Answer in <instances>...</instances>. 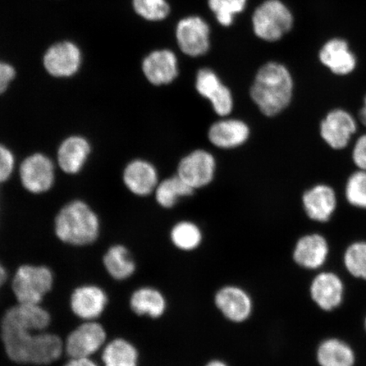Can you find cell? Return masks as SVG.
Listing matches in <instances>:
<instances>
[{
	"instance_id": "cell-1",
	"label": "cell",
	"mask_w": 366,
	"mask_h": 366,
	"mask_svg": "<svg viewBox=\"0 0 366 366\" xmlns=\"http://www.w3.org/2000/svg\"><path fill=\"white\" fill-rule=\"evenodd\" d=\"M0 340L8 360L17 365L47 366L65 354L64 340L49 331L0 330Z\"/></svg>"
},
{
	"instance_id": "cell-2",
	"label": "cell",
	"mask_w": 366,
	"mask_h": 366,
	"mask_svg": "<svg viewBox=\"0 0 366 366\" xmlns=\"http://www.w3.org/2000/svg\"><path fill=\"white\" fill-rule=\"evenodd\" d=\"M102 231L99 214L82 199L69 201L54 217V235L59 242L70 248H89L98 244Z\"/></svg>"
},
{
	"instance_id": "cell-3",
	"label": "cell",
	"mask_w": 366,
	"mask_h": 366,
	"mask_svg": "<svg viewBox=\"0 0 366 366\" xmlns=\"http://www.w3.org/2000/svg\"><path fill=\"white\" fill-rule=\"evenodd\" d=\"M294 81L287 69L276 62L259 69L251 88V97L265 116L280 113L290 104Z\"/></svg>"
},
{
	"instance_id": "cell-4",
	"label": "cell",
	"mask_w": 366,
	"mask_h": 366,
	"mask_svg": "<svg viewBox=\"0 0 366 366\" xmlns=\"http://www.w3.org/2000/svg\"><path fill=\"white\" fill-rule=\"evenodd\" d=\"M56 285V277L48 265L26 263L16 269L11 292L16 303L42 305Z\"/></svg>"
},
{
	"instance_id": "cell-5",
	"label": "cell",
	"mask_w": 366,
	"mask_h": 366,
	"mask_svg": "<svg viewBox=\"0 0 366 366\" xmlns=\"http://www.w3.org/2000/svg\"><path fill=\"white\" fill-rule=\"evenodd\" d=\"M347 292V277L332 267L311 274L306 287L311 305L322 313H332L340 309L345 304Z\"/></svg>"
},
{
	"instance_id": "cell-6",
	"label": "cell",
	"mask_w": 366,
	"mask_h": 366,
	"mask_svg": "<svg viewBox=\"0 0 366 366\" xmlns=\"http://www.w3.org/2000/svg\"><path fill=\"white\" fill-rule=\"evenodd\" d=\"M212 303L222 318L233 326H244L253 319L255 300L252 292L236 282H227L214 292Z\"/></svg>"
},
{
	"instance_id": "cell-7",
	"label": "cell",
	"mask_w": 366,
	"mask_h": 366,
	"mask_svg": "<svg viewBox=\"0 0 366 366\" xmlns=\"http://www.w3.org/2000/svg\"><path fill=\"white\" fill-rule=\"evenodd\" d=\"M332 258V242L323 233H305L297 237L290 251L294 267L305 274H313L329 267Z\"/></svg>"
},
{
	"instance_id": "cell-8",
	"label": "cell",
	"mask_w": 366,
	"mask_h": 366,
	"mask_svg": "<svg viewBox=\"0 0 366 366\" xmlns=\"http://www.w3.org/2000/svg\"><path fill=\"white\" fill-rule=\"evenodd\" d=\"M294 17L281 0H267L256 8L252 17L254 33L260 39L274 42L292 27Z\"/></svg>"
},
{
	"instance_id": "cell-9",
	"label": "cell",
	"mask_w": 366,
	"mask_h": 366,
	"mask_svg": "<svg viewBox=\"0 0 366 366\" xmlns=\"http://www.w3.org/2000/svg\"><path fill=\"white\" fill-rule=\"evenodd\" d=\"M57 172L56 160L42 152L27 155L17 164L16 167L23 187L36 195L47 193L52 189L56 181Z\"/></svg>"
},
{
	"instance_id": "cell-10",
	"label": "cell",
	"mask_w": 366,
	"mask_h": 366,
	"mask_svg": "<svg viewBox=\"0 0 366 366\" xmlns=\"http://www.w3.org/2000/svg\"><path fill=\"white\" fill-rule=\"evenodd\" d=\"M42 62L49 76L57 79H70L79 74L84 66V50L71 40L59 41L46 48Z\"/></svg>"
},
{
	"instance_id": "cell-11",
	"label": "cell",
	"mask_w": 366,
	"mask_h": 366,
	"mask_svg": "<svg viewBox=\"0 0 366 366\" xmlns=\"http://www.w3.org/2000/svg\"><path fill=\"white\" fill-rule=\"evenodd\" d=\"M108 333L97 320L82 322L67 334L64 350L69 358H91L107 343Z\"/></svg>"
},
{
	"instance_id": "cell-12",
	"label": "cell",
	"mask_w": 366,
	"mask_h": 366,
	"mask_svg": "<svg viewBox=\"0 0 366 366\" xmlns=\"http://www.w3.org/2000/svg\"><path fill=\"white\" fill-rule=\"evenodd\" d=\"M52 315L42 305L16 303L9 307L0 320V330L39 332L48 331Z\"/></svg>"
},
{
	"instance_id": "cell-13",
	"label": "cell",
	"mask_w": 366,
	"mask_h": 366,
	"mask_svg": "<svg viewBox=\"0 0 366 366\" xmlns=\"http://www.w3.org/2000/svg\"><path fill=\"white\" fill-rule=\"evenodd\" d=\"M109 305V296L102 287L86 283L73 290L69 299L71 313L82 322L97 320Z\"/></svg>"
},
{
	"instance_id": "cell-14",
	"label": "cell",
	"mask_w": 366,
	"mask_h": 366,
	"mask_svg": "<svg viewBox=\"0 0 366 366\" xmlns=\"http://www.w3.org/2000/svg\"><path fill=\"white\" fill-rule=\"evenodd\" d=\"M315 366H358L359 354L356 347L345 337L329 335L320 338L315 346Z\"/></svg>"
},
{
	"instance_id": "cell-15",
	"label": "cell",
	"mask_w": 366,
	"mask_h": 366,
	"mask_svg": "<svg viewBox=\"0 0 366 366\" xmlns=\"http://www.w3.org/2000/svg\"><path fill=\"white\" fill-rule=\"evenodd\" d=\"M357 131V122L346 109H333L320 123V132L325 143L335 150H342L350 144Z\"/></svg>"
},
{
	"instance_id": "cell-16",
	"label": "cell",
	"mask_w": 366,
	"mask_h": 366,
	"mask_svg": "<svg viewBox=\"0 0 366 366\" xmlns=\"http://www.w3.org/2000/svg\"><path fill=\"white\" fill-rule=\"evenodd\" d=\"M176 36L178 46L187 56H203L209 49V26L199 16L183 18L177 23Z\"/></svg>"
},
{
	"instance_id": "cell-17",
	"label": "cell",
	"mask_w": 366,
	"mask_h": 366,
	"mask_svg": "<svg viewBox=\"0 0 366 366\" xmlns=\"http://www.w3.org/2000/svg\"><path fill=\"white\" fill-rule=\"evenodd\" d=\"M132 314L152 320L163 319L168 313V297L157 286L143 285L135 288L128 300Z\"/></svg>"
},
{
	"instance_id": "cell-18",
	"label": "cell",
	"mask_w": 366,
	"mask_h": 366,
	"mask_svg": "<svg viewBox=\"0 0 366 366\" xmlns=\"http://www.w3.org/2000/svg\"><path fill=\"white\" fill-rule=\"evenodd\" d=\"M92 151L93 147L85 136H68L57 149L56 162L59 170L66 175H77L88 164Z\"/></svg>"
},
{
	"instance_id": "cell-19",
	"label": "cell",
	"mask_w": 366,
	"mask_h": 366,
	"mask_svg": "<svg viewBox=\"0 0 366 366\" xmlns=\"http://www.w3.org/2000/svg\"><path fill=\"white\" fill-rule=\"evenodd\" d=\"M122 180L131 194L140 198H148L154 193L159 184L158 172L148 159L136 158L127 164Z\"/></svg>"
},
{
	"instance_id": "cell-20",
	"label": "cell",
	"mask_w": 366,
	"mask_h": 366,
	"mask_svg": "<svg viewBox=\"0 0 366 366\" xmlns=\"http://www.w3.org/2000/svg\"><path fill=\"white\" fill-rule=\"evenodd\" d=\"M141 71L151 85L169 84L178 75L177 59L171 50H154L142 61Z\"/></svg>"
},
{
	"instance_id": "cell-21",
	"label": "cell",
	"mask_w": 366,
	"mask_h": 366,
	"mask_svg": "<svg viewBox=\"0 0 366 366\" xmlns=\"http://www.w3.org/2000/svg\"><path fill=\"white\" fill-rule=\"evenodd\" d=\"M306 216L314 222H330L337 209V198L333 187L318 184L306 191L303 196Z\"/></svg>"
},
{
	"instance_id": "cell-22",
	"label": "cell",
	"mask_w": 366,
	"mask_h": 366,
	"mask_svg": "<svg viewBox=\"0 0 366 366\" xmlns=\"http://www.w3.org/2000/svg\"><path fill=\"white\" fill-rule=\"evenodd\" d=\"M214 168L216 162L212 154L204 150H196L182 159L178 176L195 189L212 181Z\"/></svg>"
},
{
	"instance_id": "cell-23",
	"label": "cell",
	"mask_w": 366,
	"mask_h": 366,
	"mask_svg": "<svg viewBox=\"0 0 366 366\" xmlns=\"http://www.w3.org/2000/svg\"><path fill=\"white\" fill-rule=\"evenodd\" d=\"M103 267L109 277L117 282H125L135 276L137 263L129 247L121 242L107 247L102 258Z\"/></svg>"
},
{
	"instance_id": "cell-24",
	"label": "cell",
	"mask_w": 366,
	"mask_h": 366,
	"mask_svg": "<svg viewBox=\"0 0 366 366\" xmlns=\"http://www.w3.org/2000/svg\"><path fill=\"white\" fill-rule=\"evenodd\" d=\"M196 89L199 93L212 103L214 112L219 116H227L232 109V97L230 90L222 84L221 80L209 69H202L198 72Z\"/></svg>"
},
{
	"instance_id": "cell-25",
	"label": "cell",
	"mask_w": 366,
	"mask_h": 366,
	"mask_svg": "<svg viewBox=\"0 0 366 366\" xmlns=\"http://www.w3.org/2000/svg\"><path fill=\"white\" fill-rule=\"evenodd\" d=\"M319 59L337 76H347L355 70L357 59L345 40L332 39L323 45L319 53Z\"/></svg>"
},
{
	"instance_id": "cell-26",
	"label": "cell",
	"mask_w": 366,
	"mask_h": 366,
	"mask_svg": "<svg viewBox=\"0 0 366 366\" xmlns=\"http://www.w3.org/2000/svg\"><path fill=\"white\" fill-rule=\"evenodd\" d=\"M350 280L366 282V239L358 237L347 242L337 262L331 267Z\"/></svg>"
},
{
	"instance_id": "cell-27",
	"label": "cell",
	"mask_w": 366,
	"mask_h": 366,
	"mask_svg": "<svg viewBox=\"0 0 366 366\" xmlns=\"http://www.w3.org/2000/svg\"><path fill=\"white\" fill-rule=\"evenodd\" d=\"M102 360L104 366H140L141 355L134 342L117 337L104 345Z\"/></svg>"
},
{
	"instance_id": "cell-28",
	"label": "cell",
	"mask_w": 366,
	"mask_h": 366,
	"mask_svg": "<svg viewBox=\"0 0 366 366\" xmlns=\"http://www.w3.org/2000/svg\"><path fill=\"white\" fill-rule=\"evenodd\" d=\"M249 130L244 122L237 120H226L210 127L209 139L219 148H235L248 139Z\"/></svg>"
},
{
	"instance_id": "cell-29",
	"label": "cell",
	"mask_w": 366,
	"mask_h": 366,
	"mask_svg": "<svg viewBox=\"0 0 366 366\" xmlns=\"http://www.w3.org/2000/svg\"><path fill=\"white\" fill-rule=\"evenodd\" d=\"M173 248L182 254H194L202 247L204 234L196 223L189 221L177 222L169 235Z\"/></svg>"
},
{
	"instance_id": "cell-30",
	"label": "cell",
	"mask_w": 366,
	"mask_h": 366,
	"mask_svg": "<svg viewBox=\"0 0 366 366\" xmlns=\"http://www.w3.org/2000/svg\"><path fill=\"white\" fill-rule=\"evenodd\" d=\"M194 190L177 175L159 183L154 191L155 200L162 207L170 209L180 197L192 195Z\"/></svg>"
},
{
	"instance_id": "cell-31",
	"label": "cell",
	"mask_w": 366,
	"mask_h": 366,
	"mask_svg": "<svg viewBox=\"0 0 366 366\" xmlns=\"http://www.w3.org/2000/svg\"><path fill=\"white\" fill-rule=\"evenodd\" d=\"M209 10L223 26H230L235 17L244 11L247 0H208Z\"/></svg>"
},
{
	"instance_id": "cell-32",
	"label": "cell",
	"mask_w": 366,
	"mask_h": 366,
	"mask_svg": "<svg viewBox=\"0 0 366 366\" xmlns=\"http://www.w3.org/2000/svg\"><path fill=\"white\" fill-rule=\"evenodd\" d=\"M345 198L352 207L366 210V172L357 171L347 178Z\"/></svg>"
},
{
	"instance_id": "cell-33",
	"label": "cell",
	"mask_w": 366,
	"mask_h": 366,
	"mask_svg": "<svg viewBox=\"0 0 366 366\" xmlns=\"http://www.w3.org/2000/svg\"><path fill=\"white\" fill-rule=\"evenodd\" d=\"M132 7L137 15L149 21H163L170 14L167 0H132Z\"/></svg>"
},
{
	"instance_id": "cell-34",
	"label": "cell",
	"mask_w": 366,
	"mask_h": 366,
	"mask_svg": "<svg viewBox=\"0 0 366 366\" xmlns=\"http://www.w3.org/2000/svg\"><path fill=\"white\" fill-rule=\"evenodd\" d=\"M16 167L15 154L8 146L0 143V184L11 179L15 175Z\"/></svg>"
},
{
	"instance_id": "cell-35",
	"label": "cell",
	"mask_w": 366,
	"mask_h": 366,
	"mask_svg": "<svg viewBox=\"0 0 366 366\" xmlns=\"http://www.w3.org/2000/svg\"><path fill=\"white\" fill-rule=\"evenodd\" d=\"M17 76L15 66L11 62L0 59V95L4 94L10 88Z\"/></svg>"
},
{
	"instance_id": "cell-36",
	"label": "cell",
	"mask_w": 366,
	"mask_h": 366,
	"mask_svg": "<svg viewBox=\"0 0 366 366\" xmlns=\"http://www.w3.org/2000/svg\"><path fill=\"white\" fill-rule=\"evenodd\" d=\"M352 159L358 170L366 172V134L361 135L356 140Z\"/></svg>"
},
{
	"instance_id": "cell-37",
	"label": "cell",
	"mask_w": 366,
	"mask_h": 366,
	"mask_svg": "<svg viewBox=\"0 0 366 366\" xmlns=\"http://www.w3.org/2000/svg\"><path fill=\"white\" fill-rule=\"evenodd\" d=\"M63 366H99L91 358H69Z\"/></svg>"
},
{
	"instance_id": "cell-38",
	"label": "cell",
	"mask_w": 366,
	"mask_h": 366,
	"mask_svg": "<svg viewBox=\"0 0 366 366\" xmlns=\"http://www.w3.org/2000/svg\"><path fill=\"white\" fill-rule=\"evenodd\" d=\"M202 366H232L225 359L221 357H213L205 361Z\"/></svg>"
},
{
	"instance_id": "cell-39",
	"label": "cell",
	"mask_w": 366,
	"mask_h": 366,
	"mask_svg": "<svg viewBox=\"0 0 366 366\" xmlns=\"http://www.w3.org/2000/svg\"><path fill=\"white\" fill-rule=\"evenodd\" d=\"M8 280V272L4 267V265L0 262V290H2V287L6 285V281Z\"/></svg>"
},
{
	"instance_id": "cell-40",
	"label": "cell",
	"mask_w": 366,
	"mask_h": 366,
	"mask_svg": "<svg viewBox=\"0 0 366 366\" xmlns=\"http://www.w3.org/2000/svg\"><path fill=\"white\" fill-rule=\"evenodd\" d=\"M359 116L361 123L366 127V95L364 99L363 107L361 108Z\"/></svg>"
},
{
	"instance_id": "cell-41",
	"label": "cell",
	"mask_w": 366,
	"mask_h": 366,
	"mask_svg": "<svg viewBox=\"0 0 366 366\" xmlns=\"http://www.w3.org/2000/svg\"><path fill=\"white\" fill-rule=\"evenodd\" d=\"M363 330H364L365 336H366V314H365V317L363 319Z\"/></svg>"
}]
</instances>
